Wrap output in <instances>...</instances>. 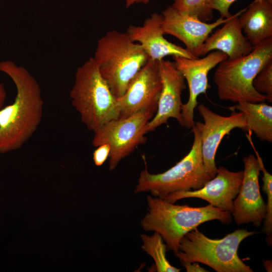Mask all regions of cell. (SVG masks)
<instances>
[{"instance_id":"obj_1","label":"cell","mask_w":272,"mask_h":272,"mask_svg":"<svg viewBox=\"0 0 272 272\" xmlns=\"http://www.w3.org/2000/svg\"><path fill=\"white\" fill-rule=\"evenodd\" d=\"M0 72L16 88L13 103L0 109V154L21 148L38 128L43 115L40 87L28 71L10 60L0 62Z\"/></svg>"},{"instance_id":"obj_2","label":"cell","mask_w":272,"mask_h":272,"mask_svg":"<svg viewBox=\"0 0 272 272\" xmlns=\"http://www.w3.org/2000/svg\"><path fill=\"white\" fill-rule=\"evenodd\" d=\"M147 212L141 220L145 231H153L162 237L168 251L174 253L179 249L180 241L189 231L201 224L219 220L229 224L232 221L231 213L209 204L201 207L175 205L164 198L147 196Z\"/></svg>"},{"instance_id":"obj_3","label":"cell","mask_w":272,"mask_h":272,"mask_svg":"<svg viewBox=\"0 0 272 272\" xmlns=\"http://www.w3.org/2000/svg\"><path fill=\"white\" fill-rule=\"evenodd\" d=\"M93 58L113 95L117 99L149 60L139 43L126 33L108 32L98 41Z\"/></svg>"},{"instance_id":"obj_4","label":"cell","mask_w":272,"mask_h":272,"mask_svg":"<svg viewBox=\"0 0 272 272\" xmlns=\"http://www.w3.org/2000/svg\"><path fill=\"white\" fill-rule=\"evenodd\" d=\"M70 97L81 121L94 133L119 117L117 99L102 77L93 57L77 69Z\"/></svg>"},{"instance_id":"obj_5","label":"cell","mask_w":272,"mask_h":272,"mask_svg":"<svg viewBox=\"0 0 272 272\" xmlns=\"http://www.w3.org/2000/svg\"><path fill=\"white\" fill-rule=\"evenodd\" d=\"M271 59L272 38L254 46L252 51L245 56L221 62L213 76L219 99L236 103L266 101L265 95L257 92L252 83L258 72Z\"/></svg>"},{"instance_id":"obj_6","label":"cell","mask_w":272,"mask_h":272,"mask_svg":"<svg viewBox=\"0 0 272 272\" xmlns=\"http://www.w3.org/2000/svg\"><path fill=\"white\" fill-rule=\"evenodd\" d=\"M256 233L238 229L222 239H211L195 228L183 236L174 254L180 261L200 262L217 272H253L240 258L238 250L244 239Z\"/></svg>"},{"instance_id":"obj_7","label":"cell","mask_w":272,"mask_h":272,"mask_svg":"<svg viewBox=\"0 0 272 272\" xmlns=\"http://www.w3.org/2000/svg\"><path fill=\"white\" fill-rule=\"evenodd\" d=\"M191 129L194 138L188 153L163 173H150L146 166L140 174L134 194L150 192L164 199L174 192L198 190L212 178L204 165L199 130L195 123Z\"/></svg>"},{"instance_id":"obj_8","label":"cell","mask_w":272,"mask_h":272,"mask_svg":"<svg viewBox=\"0 0 272 272\" xmlns=\"http://www.w3.org/2000/svg\"><path fill=\"white\" fill-rule=\"evenodd\" d=\"M154 116L150 111H141L124 118L111 120L94 132V147L104 144L110 147V171L114 170L122 159L146 142V126Z\"/></svg>"},{"instance_id":"obj_9","label":"cell","mask_w":272,"mask_h":272,"mask_svg":"<svg viewBox=\"0 0 272 272\" xmlns=\"http://www.w3.org/2000/svg\"><path fill=\"white\" fill-rule=\"evenodd\" d=\"M159 61L149 59L117 99L119 119L141 111L156 113L162 88Z\"/></svg>"},{"instance_id":"obj_10","label":"cell","mask_w":272,"mask_h":272,"mask_svg":"<svg viewBox=\"0 0 272 272\" xmlns=\"http://www.w3.org/2000/svg\"><path fill=\"white\" fill-rule=\"evenodd\" d=\"M228 58L227 54L219 50H214L201 58L173 56L176 67L184 76L189 88L188 101L181 106L182 126L192 128L194 124V112L198 105L197 98L199 95L206 94L211 87L208 80L209 73Z\"/></svg>"},{"instance_id":"obj_11","label":"cell","mask_w":272,"mask_h":272,"mask_svg":"<svg viewBox=\"0 0 272 272\" xmlns=\"http://www.w3.org/2000/svg\"><path fill=\"white\" fill-rule=\"evenodd\" d=\"M197 110L203 123L196 122L200 134L201 152L206 170L213 178L217 173L215 156L223 138L232 130H246L245 116L242 112H233L229 116H222L214 112L203 104L197 105Z\"/></svg>"},{"instance_id":"obj_12","label":"cell","mask_w":272,"mask_h":272,"mask_svg":"<svg viewBox=\"0 0 272 272\" xmlns=\"http://www.w3.org/2000/svg\"><path fill=\"white\" fill-rule=\"evenodd\" d=\"M244 165L242 184L233 200L232 216L238 225L251 223L261 226L265 214L266 203L260 192V168L255 156L249 154L243 159Z\"/></svg>"},{"instance_id":"obj_13","label":"cell","mask_w":272,"mask_h":272,"mask_svg":"<svg viewBox=\"0 0 272 272\" xmlns=\"http://www.w3.org/2000/svg\"><path fill=\"white\" fill-rule=\"evenodd\" d=\"M162 15L164 34L171 35L182 41L186 49L196 57L200 56L201 47L210 33L232 17L227 19L220 17L215 22L208 23L177 10L172 5L164 10Z\"/></svg>"},{"instance_id":"obj_14","label":"cell","mask_w":272,"mask_h":272,"mask_svg":"<svg viewBox=\"0 0 272 272\" xmlns=\"http://www.w3.org/2000/svg\"><path fill=\"white\" fill-rule=\"evenodd\" d=\"M243 171L233 172L220 166L216 176L201 188L190 191H178L168 195L164 199L169 202L185 198H198L208 201L212 206L231 213L233 200L240 190Z\"/></svg>"},{"instance_id":"obj_15","label":"cell","mask_w":272,"mask_h":272,"mask_svg":"<svg viewBox=\"0 0 272 272\" xmlns=\"http://www.w3.org/2000/svg\"><path fill=\"white\" fill-rule=\"evenodd\" d=\"M162 88L155 115L148 122L147 133L166 123L169 118L176 119L182 126L181 94L186 88L185 78L174 61H159Z\"/></svg>"},{"instance_id":"obj_16","label":"cell","mask_w":272,"mask_h":272,"mask_svg":"<svg viewBox=\"0 0 272 272\" xmlns=\"http://www.w3.org/2000/svg\"><path fill=\"white\" fill-rule=\"evenodd\" d=\"M162 20V14L153 13L142 26H129L126 33L132 41L139 42L150 59L160 60L168 55L198 58L186 48L172 43L164 38Z\"/></svg>"},{"instance_id":"obj_17","label":"cell","mask_w":272,"mask_h":272,"mask_svg":"<svg viewBox=\"0 0 272 272\" xmlns=\"http://www.w3.org/2000/svg\"><path fill=\"white\" fill-rule=\"evenodd\" d=\"M245 8L234 14L221 28L209 36L203 43L200 53L203 56L212 50H219L233 60L250 53L253 46L242 33L238 17Z\"/></svg>"},{"instance_id":"obj_18","label":"cell","mask_w":272,"mask_h":272,"mask_svg":"<svg viewBox=\"0 0 272 272\" xmlns=\"http://www.w3.org/2000/svg\"><path fill=\"white\" fill-rule=\"evenodd\" d=\"M245 36L254 46L272 38V0H254L239 16Z\"/></svg>"},{"instance_id":"obj_19","label":"cell","mask_w":272,"mask_h":272,"mask_svg":"<svg viewBox=\"0 0 272 272\" xmlns=\"http://www.w3.org/2000/svg\"><path fill=\"white\" fill-rule=\"evenodd\" d=\"M235 108L243 113L246 130L255 134L262 142H272V106L264 103L240 101Z\"/></svg>"},{"instance_id":"obj_20","label":"cell","mask_w":272,"mask_h":272,"mask_svg":"<svg viewBox=\"0 0 272 272\" xmlns=\"http://www.w3.org/2000/svg\"><path fill=\"white\" fill-rule=\"evenodd\" d=\"M142 248L154 260L158 272H179L180 268L172 265L166 256L167 246L161 236L154 232L152 235H141Z\"/></svg>"},{"instance_id":"obj_21","label":"cell","mask_w":272,"mask_h":272,"mask_svg":"<svg viewBox=\"0 0 272 272\" xmlns=\"http://www.w3.org/2000/svg\"><path fill=\"white\" fill-rule=\"evenodd\" d=\"M256 158L259 163L260 171L263 173V184L261 188L267 196L265 214L264 215L263 231L269 236L272 233V176L265 169L262 159L256 149H253Z\"/></svg>"},{"instance_id":"obj_22","label":"cell","mask_w":272,"mask_h":272,"mask_svg":"<svg viewBox=\"0 0 272 272\" xmlns=\"http://www.w3.org/2000/svg\"><path fill=\"white\" fill-rule=\"evenodd\" d=\"M211 0H174L172 6L177 10L195 17L203 22L211 20L213 11L208 8Z\"/></svg>"},{"instance_id":"obj_23","label":"cell","mask_w":272,"mask_h":272,"mask_svg":"<svg viewBox=\"0 0 272 272\" xmlns=\"http://www.w3.org/2000/svg\"><path fill=\"white\" fill-rule=\"evenodd\" d=\"M252 85L257 92L265 95L266 101L272 103V59L258 72Z\"/></svg>"},{"instance_id":"obj_24","label":"cell","mask_w":272,"mask_h":272,"mask_svg":"<svg viewBox=\"0 0 272 272\" xmlns=\"http://www.w3.org/2000/svg\"><path fill=\"white\" fill-rule=\"evenodd\" d=\"M237 0H211L208 5V8L212 11L216 10L220 14V17L227 19L232 15L229 12L231 5Z\"/></svg>"},{"instance_id":"obj_25","label":"cell","mask_w":272,"mask_h":272,"mask_svg":"<svg viewBox=\"0 0 272 272\" xmlns=\"http://www.w3.org/2000/svg\"><path fill=\"white\" fill-rule=\"evenodd\" d=\"M93 153V160L96 166H102L109 158L110 147L106 144L97 147Z\"/></svg>"},{"instance_id":"obj_26","label":"cell","mask_w":272,"mask_h":272,"mask_svg":"<svg viewBox=\"0 0 272 272\" xmlns=\"http://www.w3.org/2000/svg\"><path fill=\"white\" fill-rule=\"evenodd\" d=\"M181 264L185 268L187 272H206L209 271L200 266L197 262H188L180 261Z\"/></svg>"},{"instance_id":"obj_27","label":"cell","mask_w":272,"mask_h":272,"mask_svg":"<svg viewBox=\"0 0 272 272\" xmlns=\"http://www.w3.org/2000/svg\"><path fill=\"white\" fill-rule=\"evenodd\" d=\"M7 93L4 84L0 83V109L4 107Z\"/></svg>"},{"instance_id":"obj_28","label":"cell","mask_w":272,"mask_h":272,"mask_svg":"<svg viewBox=\"0 0 272 272\" xmlns=\"http://www.w3.org/2000/svg\"><path fill=\"white\" fill-rule=\"evenodd\" d=\"M271 260L270 259L264 260L263 261V265L265 269L268 272H271L272 265Z\"/></svg>"}]
</instances>
